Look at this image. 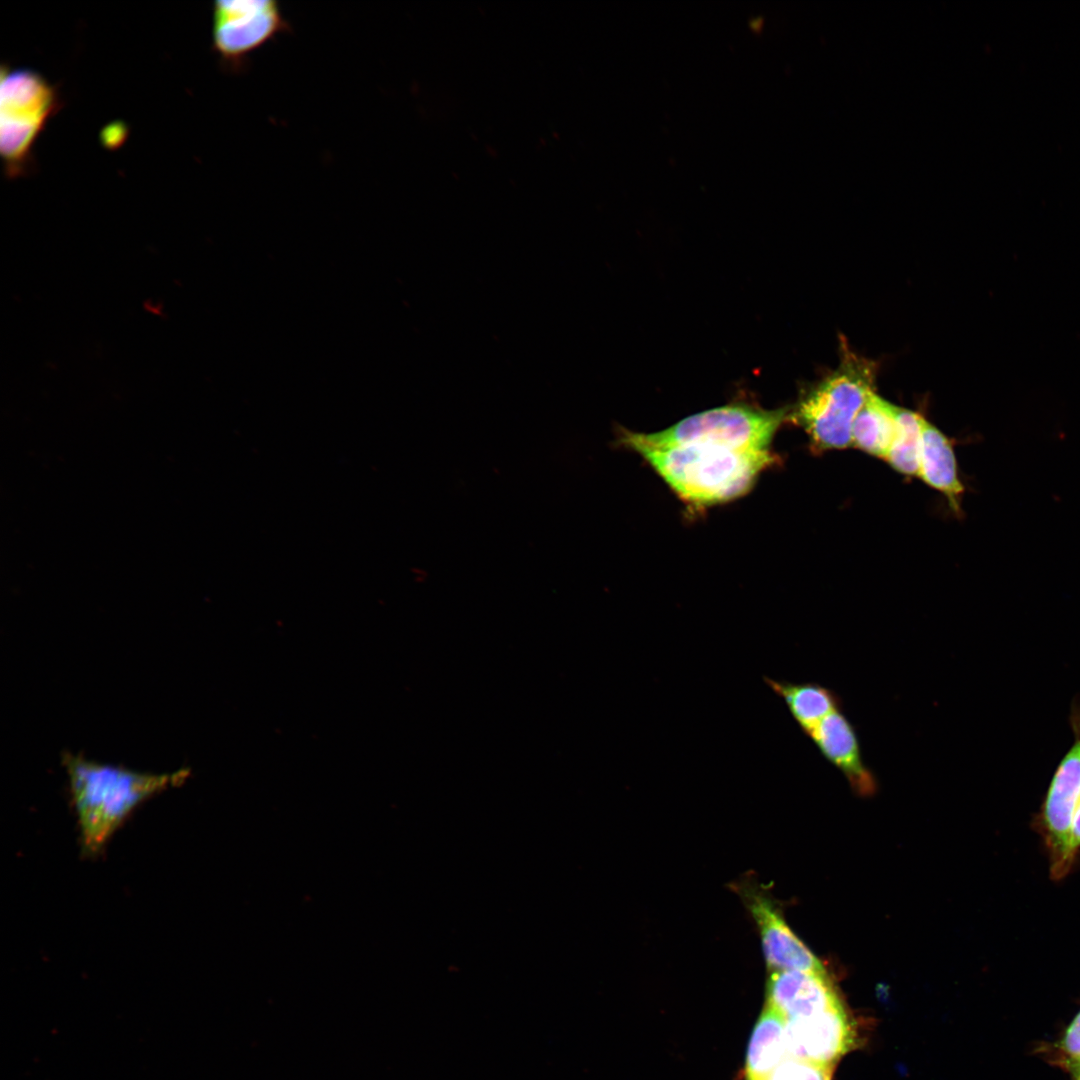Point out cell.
Instances as JSON below:
<instances>
[{"instance_id":"obj_1","label":"cell","mask_w":1080,"mask_h":1080,"mask_svg":"<svg viewBox=\"0 0 1080 1080\" xmlns=\"http://www.w3.org/2000/svg\"><path fill=\"white\" fill-rule=\"evenodd\" d=\"M61 760L78 821L81 849L88 857L103 850L141 803L189 777L188 769L146 773L98 763L69 752H64Z\"/></svg>"},{"instance_id":"obj_2","label":"cell","mask_w":1080,"mask_h":1080,"mask_svg":"<svg viewBox=\"0 0 1080 1080\" xmlns=\"http://www.w3.org/2000/svg\"><path fill=\"white\" fill-rule=\"evenodd\" d=\"M621 441L639 453L684 500L715 504L746 493L774 461L769 452H741L696 445H651L625 431Z\"/></svg>"},{"instance_id":"obj_3","label":"cell","mask_w":1080,"mask_h":1080,"mask_svg":"<svg viewBox=\"0 0 1080 1080\" xmlns=\"http://www.w3.org/2000/svg\"><path fill=\"white\" fill-rule=\"evenodd\" d=\"M877 366L844 347L837 368L805 392L788 413L816 451L852 445L854 420L874 392Z\"/></svg>"},{"instance_id":"obj_4","label":"cell","mask_w":1080,"mask_h":1080,"mask_svg":"<svg viewBox=\"0 0 1080 1080\" xmlns=\"http://www.w3.org/2000/svg\"><path fill=\"white\" fill-rule=\"evenodd\" d=\"M789 410H765L731 404L689 416L656 433H637L651 445L696 444L741 452H769L772 439Z\"/></svg>"},{"instance_id":"obj_5","label":"cell","mask_w":1080,"mask_h":1080,"mask_svg":"<svg viewBox=\"0 0 1080 1080\" xmlns=\"http://www.w3.org/2000/svg\"><path fill=\"white\" fill-rule=\"evenodd\" d=\"M58 104L55 88L38 72L2 67L0 150L8 176L24 173L32 147Z\"/></svg>"},{"instance_id":"obj_6","label":"cell","mask_w":1080,"mask_h":1080,"mask_svg":"<svg viewBox=\"0 0 1080 1080\" xmlns=\"http://www.w3.org/2000/svg\"><path fill=\"white\" fill-rule=\"evenodd\" d=\"M289 28L275 0H220L213 5V48L231 70L240 71L251 53Z\"/></svg>"},{"instance_id":"obj_7","label":"cell","mask_w":1080,"mask_h":1080,"mask_svg":"<svg viewBox=\"0 0 1080 1080\" xmlns=\"http://www.w3.org/2000/svg\"><path fill=\"white\" fill-rule=\"evenodd\" d=\"M1073 722L1074 744L1058 765L1036 818L1048 852L1050 874L1055 880L1071 871L1077 857L1072 845V826L1080 802V716Z\"/></svg>"},{"instance_id":"obj_8","label":"cell","mask_w":1080,"mask_h":1080,"mask_svg":"<svg viewBox=\"0 0 1080 1080\" xmlns=\"http://www.w3.org/2000/svg\"><path fill=\"white\" fill-rule=\"evenodd\" d=\"M745 904L755 921L762 950L771 971H804L826 974V969L812 951L786 923L772 900L759 889L743 888Z\"/></svg>"},{"instance_id":"obj_9","label":"cell","mask_w":1080,"mask_h":1080,"mask_svg":"<svg viewBox=\"0 0 1080 1080\" xmlns=\"http://www.w3.org/2000/svg\"><path fill=\"white\" fill-rule=\"evenodd\" d=\"M789 1057L835 1065L856 1046V1027L843 1006L808 1017L786 1020Z\"/></svg>"},{"instance_id":"obj_10","label":"cell","mask_w":1080,"mask_h":1080,"mask_svg":"<svg viewBox=\"0 0 1080 1080\" xmlns=\"http://www.w3.org/2000/svg\"><path fill=\"white\" fill-rule=\"evenodd\" d=\"M765 1005L786 1020L808 1017L843 1006L827 974L796 970L770 972Z\"/></svg>"},{"instance_id":"obj_11","label":"cell","mask_w":1080,"mask_h":1080,"mask_svg":"<svg viewBox=\"0 0 1080 1080\" xmlns=\"http://www.w3.org/2000/svg\"><path fill=\"white\" fill-rule=\"evenodd\" d=\"M807 736L857 795L867 797L877 791L876 777L864 763L856 728L842 708L828 714Z\"/></svg>"},{"instance_id":"obj_12","label":"cell","mask_w":1080,"mask_h":1080,"mask_svg":"<svg viewBox=\"0 0 1080 1080\" xmlns=\"http://www.w3.org/2000/svg\"><path fill=\"white\" fill-rule=\"evenodd\" d=\"M917 476L943 493L955 510L959 509L963 485L957 476L953 449L946 436L924 418L921 422Z\"/></svg>"},{"instance_id":"obj_13","label":"cell","mask_w":1080,"mask_h":1080,"mask_svg":"<svg viewBox=\"0 0 1080 1080\" xmlns=\"http://www.w3.org/2000/svg\"><path fill=\"white\" fill-rule=\"evenodd\" d=\"M786 1019L765 1005L749 1039L746 1061V1080H760L788 1056Z\"/></svg>"},{"instance_id":"obj_14","label":"cell","mask_w":1080,"mask_h":1080,"mask_svg":"<svg viewBox=\"0 0 1080 1080\" xmlns=\"http://www.w3.org/2000/svg\"><path fill=\"white\" fill-rule=\"evenodd\" d=\"M765 682L784 700L794 720L806 735L828 714L842 708L841 697L818 683H791L771 678H765Z\"/></svg>"},{"instance_id":"obj_15","label":"cell","mask_w":1080,"mask_h":1080,"mask_svg":"<svg viewBox=\"0 0 1080 1080\" xmlns=\"http://www.w3.org/2000/svg\"><path fill=\"white\" fill-rule=\"evenodd\" d=\"M894 404L873 392L852 426V445L885 459L895 435Z\"/></svg>"},{"instance_id":"obj_16","label":"cell","mask_w":1080,"mask_h":1080,"mask_svg":"<svg viewBox=\"0 0 1080 1080\" xmlns=\"http://www.w3.org/2000/svg\"><path fill=\"white\" fill-rule=\"evenodd\" d=\"M895 435L885 460L905 475L918 474L922 416L894 406Z\"/></svg>"},{"instance_id":"obj_17","label":"cell","mask_w":1080,"mask_h":1080,"mask_svg":"<svg viewBox=\"0 0 1080 1080\" xmlns=\"http://www.w3.org/2000/svg\"><path fill=\"white\" fill-rule=\"evenodd\" d=\"M834 1065L787 1057L760 1080H831Z\"/></svg>"},{"instance_id":"obj_18","label":"cell","mask_w":1080,"mask_h":1080,"mask_svg":"<svg viewBox=\"0 0 1080 1080\" xmlns=\"http://www.w3.org/2000/svg\"><path fill=\"white\" fill-rule=\"evenodd\" d=\"M1062 1048L1071 1060L1080 1059V1012L1065 1031Z\"/></svg>"},{"instance_id":"obj_19","label":"cell","mask_w":1080,"mask_h":1080,"mask_svg":"<svg viewBox=\"0 0 1080 1080\" xmlns=\"http://www.w3.org/2000/svg\"><path fill=\"white\" fill-rule=\"evenodd\" d=\"M1072 845L1076 853L1080 850V802L1072 826Z\"/></svg>"},{"instance_id":"obj_20","label":"cell","mask_w":1080,"mask_h":1080,"mask_svg":"<svg viewBox=\"0 0 1080 1080\" xmlns=\"http://www.w3.org/2000/svg\"><path fill=\"white\" fill-rule=\"evenodd\" d=\"M1071 1072L1074 1080H1080V1059L1071 1060Z\"/></svg>"}]
</instances>
